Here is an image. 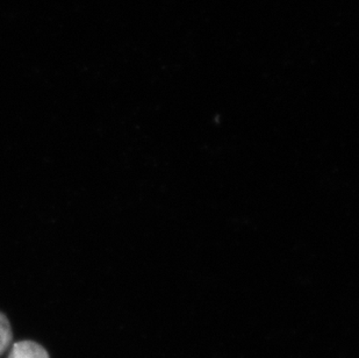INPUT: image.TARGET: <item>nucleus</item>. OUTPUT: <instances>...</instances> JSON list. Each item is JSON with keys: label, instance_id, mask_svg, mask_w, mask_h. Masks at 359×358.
<instances>
[{"label": "nucleus", "instance_id": "nucleus-1", "mask_svg": "<svg viewBox=\"0 0 359 358\" xmlns=\"http://www.w3.org/2000/svg\"><path fill=\"white\" fill-rule=\"evenodd\" d=\"M8 358H49V355L36 342L21 341L13 345Z\"/></svg>", "mask_w": 359, "mask_h": 358}, {"label": "nucleus", "instance_id": "nucleus-2", "mask_svg": "<svg viewBox=\"0 0 359 358\" xmlns=\"http://www.w3.org/2000/svg\"><path fill=\"white\" fill-rule=\"evenodd\" d=\"M12 338L13 335H12L10 321L3 313H0V356L3 355L10 347Z\"/></svg>", "mask_w": 359, "mask_h": 358}]
</instances>
